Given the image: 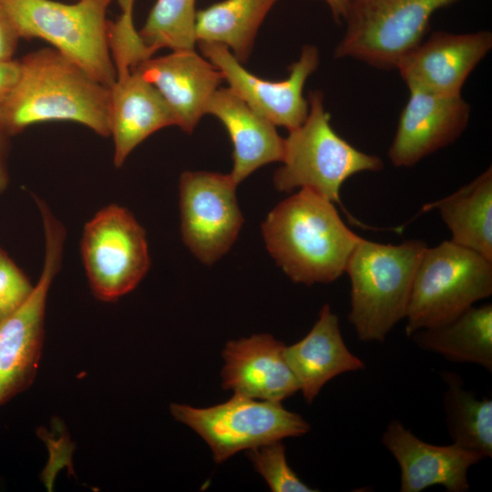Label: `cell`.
<instances>
[{
	"label": "cell",
	"mask_w": 492,
	"mask_h": 492,
	"mask_svg": "<svg viewBox=\"0 0 492 492\" xmlns=\"http://www.w3.org/2000/svg\"><path fill=\"white\" fill-rule=\"evenodd\" d=\"M230 174L185 171L179 179L183 241L203 263L212 264L235 241L243 222Z\"/></svg>",
	"instance_id": "11"
},
{
	"label": "cell",
	"mask_w": 492,
	"mask_h": 492,
	"mask_svg": "<svg viewBox=\"0 0 492 492\" xmlns=\"http://www.w3.org/2000/svg\"><path fill=\"white\" fill-rule=\"evenodd\" d=\"M34 285L0 248V320L16 311L30 296Z\"/></svg>",
	"instance_id": "27"
},
{
	"label": "cell",
	"mask_w": 492,
	"mask_h": 492,
	"mask_svg": "<svg viewBox=\"0 0 492 492\" xmlns=\"http://www.w3.org/2000/svg\"><path fill=\"white\" fill-rule=\"evenodd\" d=\"M113 0H0L20 38H40L110 87L116 69L108 45L110 21L107 11Z\"/></svg>",
	"instance_id": "5"
},
{
	"label": "cell",
	"mask_w": 492,
	"mask_h": 492,
	"mask_svg": "<svg viewBox=\"0 0 492 492\" xmlns=\"http://www.w3.org/2000/svg\"><path fill=\"white\" fill-rule=\"evenodd\" d=\"M75 1H77V0H75Z\"/></svg>",
	"instance_id": "32"
},
{
	"label": "cell",
	"mask_w": 492,
	"mask_h": 492,
	"mask_svg": "<svg viewBox=\"0 0 492 492\" xmlns=\"http://www.w3.org/2000/svg\"><path fill=\"white\" fill-rule=\"evenodd\" d=\"M285 345L267 333L226 343L222 357V387L236 395L282 402L299 391L284 357Z\"/></svg>",
	"instance_id": "17"
},
{
	"label": "cell",
	"mask_w": 492,
	"mask_h": 492,
	"mask_svg": "<svg viewBox=\"0 0 492 492\" xmlns=\"http://www.w3.org/2000/svg\"><path fill=\"white\" fill-rule=\"evenodd\" d=\"M19 39L11 17L0 2V60L13 59Z\"/></svg>",
	"instance_id": "28"
},
{
	"label": "cell",
	"mask_w": 492,
	"mask_h": 492,
	"mask_svg": "<svg viewBox=\"0 0 492 492\" xmlns=\"http://www.w3.org/2000/svg\"><path fill=\"white\" fill-rule=\"evenodd\" d=\"M492 48V34L433 32L405 54L395 69L407 88L459 95L477 65Z\"/></svg>",
	"instance_id": "14"
},
{
	"label": "cell",
	"mask_w": 492,
	"mask_h": 492,
	"mask_svg": "<svg viewBox=\"0 0 492 492\" xmlns=\"http://www.w3.org/2000/svg\"><path fill=\"white\" fill-rule=\"evenodd\" d=\"M381 441L398 463L401 492H420L435 485L448 492H466L470 488L469 468L485 459L479 453L453 443H426L396 419L388 423Z\"/></svg>",
	"instance_id": "15"
},
{
	"label": "cell",
	"mask_w": 492,
	"mask_h": 492,
	"mask_svg": "<svg viewBox=\"0 0 492 492\" xmlns=\"http://www.w3.org/2000/svg\"><path fill=\"white\" fill-rule=\"evenodd\" d=\"M267 249L295 283L337 280L362 237L343 221L333 202L308 189L280 202L261 224Z\"/></svg>",
	"instance_id": "2"
},
{
	"label": "cell",
	"mask_w": 492,
	"mask_h": 492,
	"mask_svg": "<svg viewBox=\"0 0 492 492\" xmlns=\"http://www.w3.org/2000/svg\"><path fill=\"white\" fill-rule=\"evenodd\" d=\"M170 412L205 440L217 463L237 452L302 436L310 430L309 424L285 409L282 402L256 401L236 394L227 402L206 408L171 404Z\"/></svg>",
	"instance_id": "9"
},
{
	"label": "cell",
	"mask_w": 492,
	"mask_h": 492,
	"mask_svg": "<svg viewBox=\"0 0 492 492\" xmlns=\"http://www.w3.org/2000/svg\"><path fill=\"white\" fill-rule=\"evenodd\" d=\"M8 136L0 128V193H2L8 185L9 175L6 166V138Z\"/></svg>",
	"instance_id": "30"
},
{
	"label": "cell",
	"mask_w": 492,
	"mask_h": 492,
	"mask_svg": "<svg viewBox=\"0 0 492 492\" xmlns=\"http://www.w3.org/2000/svg\"><path fill=\"white\" fill-rule=\"evenodd\" d=\"M247 456L273 492L317 491L304 484L290 467L282 440L250 449Z\"/></svg>",
	"instance_id": "26"
},
{
	"label": "cell",
	"mask_w": 492,
	"mask_h": 492,
	"mask_svg": "<svg viewBox=\"0 0 492 492\" xmlns=\"http://www.w3.org/2000/svg\"><path fill=\"white\" fill-rule=\"evenodd\" d=\"M197 43L203 56L222 73L229 87L261 116L289 131L305 120L309 103L302 91L306 80L319 66L316 46L302 47L299 59L290 66L286 79L269 81L246 70L225 46Z\"/></svg>",
	"instance_id": "12"
},
{
	"label": "cell",
	"mask_w": 492,
	"mask_h": 492,
	"mask_svg": "<svg viewBox=\"0 0 492 492\" xmlns=\"http://www.w3.org/2000/svg\"><path fill=\"white\" fill-rule=\"evenodd\" d=\"M20 74L19 60H0V107L16 86Z\"/></svg>",
	"instance_id": "29"
},
{
	"label": "cell",
	"mask_w": 492,
	"mask_h": 492,
	"mask_svg": "<svg viewBox=\"0 0 492 492\" xmlns=\"http://www.w3.org/2000/svg\"><path fill=\"white\" fill-rule=\"evenodd\" d=\"M172 125H176L174 116L153 85L133 68L116 70L109 87V129L116 167H121L151 134Z\"/></svg>",
	"instance_id": "18"
},
{
	"label": "cell",
	"mask_w": 492,
	"mask_h": 492,
	"mask_svg": "<svg viewBox=\"0 0 492 492\" xmlns=\"http://www.w3.org/2000/svg\"><path fill=\"white\" fill-rule=\"evenodd\" d=\"M19 61V80L0 107V128L8 137L48 121H73L110 136L109 87L54 47Z\"/></svg>",
	"instance_id": "1"
},
{
	"label": "cell",
	"mask_w": 492,
	"mask_h": 492,
	"mask_svg": "<svg viewBox=\"0 0 492 492\" xmlns=\"http://www.w3.org/2000/svg\"><path fill=\"white\" fill-rule=\"evenodd\" d=\"M458 0H347L345 31L334 55L395 68L419 44L437 10Z\"/></svg>",
	"instance_id": "8"
},
{
	"label": "cell",
	"mask_w": 492,
	"mask_h": 492,
	"mask_svg": "<svg viewBox=\"0 0 492 492\" xmlns=\"http://www.w3.org/2000/svg\"><path fill=\"white\" fill-rule=\"evenodd\" d=\"M423 209L439 211L450 231V241L492 261L491 167L454 193Z\"/></svg>",
	"instance_id": "22"
},
{
	"label": "cell",
	"mask_w": 492,
	"mask_h": 492,
	"mask_svg": "<svg viewBox=\"0 0 492 492\" xmlns=\"http://www.w3.org/2000/svg\"><path fill=\"white\" fill-rule=\"evenodd\" d=\"M409 337L424 351L492 372L491 303L473 305L452 320L417 330Z\"/></svg>",
	"instance_id": "21"
},
{
	"label": "cell",
	"mask_w": 492,
	"mask_h": 492,
	"mask_svg": "<svg viewBox=\"0 0 492 492\" xmlns=\"http://www.w3.org/2000/svg\"><path fill=\"white\" fill-rule=\"evenodd\" d=\"M205 114L220 119L233 145V168L230 173L236 184L266 164L281 161L284 138L275 125L253 110L230 87L218 88L209 99Z\"/></svg>",
	"instance_id": "19"
},
{
	"label": "cell",
	"mask_w": 492,
	"mask_h": 492,
	"mask_svg": "<svg viewBox=\"0 0 492 492\" xmlns=\"http://www.w3.org/2000/svg\"><path fill=\"white\" fill-rule=\"evenodd\" d=\"M277 0H223L196 14L197 42L225 46L241 62H246L258 29Z\"/></svg>",
	"instance_id": "23"
},
{
	"label": "cell",
	"mask_w": 492,
	"mask_h": 492,
	"mask_svg": "<svg viewBox=\"0 0 492 492\" xmlns=\"http://www.w3.org/2000/svg\"><path fill=\"white\" fill-rule=\"evenodd\" d=\"M408 90L388 149V158L395 167H412L452 144L466 130L470 118V106L461 94Z\"/></svg>",
	"instance_id": "13"
},
{
	"label": "cell",
	"mask_w": 492,
	"mask_h": 492,
	"mask_svg": "<svg viewBox=\"0 0 492 492\" xmlns=\"http://www.w3.org/2000/svg\"><path fill=\"white\" fill-rule=\"evenodd\" d=\"M336 21L343 20L347 11V0H323Z\"/></svg>",
	"instance_id": "31"
},
{
	"label": "cell",
	"mask_w": 492,
	"mask_h": 492,
	"mask_svg": "<svg viewBox=\"0 0 492 492\" xmlns=\"http://www.w3.org/2000/svg\"><path fill=\"white\" fill-rule=\"evenodd\" d=\"M153 85L169 107L182 130L191 133L206 105L223 79L222 73L194 49L176 50L149 57L133 67Z\"/></svg>",
	"instance_id": "16"
},
{
	"label": "cell",
	"mask_w": 492,
	"mask_h": 492,
	"mask_svg": "<svg viewBox=\"0 0 492 492\" xmlns=\"http://www.w3.org/2000/svg\"><path fill=\"white\" fill-rule=\"evenodd\" d=\"M284 357L308 404L335 376L364 368L344 343L338 317L329 304L323 306L317 322L302 340L285 346Z\"/></svg>",
	"instance_id": "20"
},
{
	"label": "cell",
	"mask_w": 492,
	"mask_h": 492,
	"mask_svg": "<svg viewBox=\"0 0 492 492\" xmlns=\"http://www.w3.org/2000/svg\"><path fill=\"white\" fill-rule=\"evenodd\" d=\"M426 247L415 239L394 245L361 238L345 269L351 283L348 321L360 341L384 343L405 318Z\"/></svg>",
	"instance_id": "3"
},
{
	"label": "cell",
	"mask_w": 492,
	"mask_h": 492,
	"mask_svg": "<svg viewBox=\"0 0 492 492\" xmlns=\"http://www.w3.org/2000/svg\"><path fill=\"white\" fill-rule=\"evenodd\" d=\"M307 99L308 115L284 138L283 164L275 171L273 183L280 191L308 189L341 204L340 189L347 179L364 171H379L384 162L378 156L357 149L333 130L322 92H310Z\"/></svg>",
	"instance_id": "4"
},
{
	"label": "cell",
	"mask_w": 492,
	"mask_h": 492,
	"mask_svg": "<svg viewBox=\"0 0 492 492\" xmlns=\"http://www.w3.org/2000/svg\"><path fill=\"white\" fill-rule=\"evenodd\" d=\"M81 254L91 291L104 302L135 289L150 264L144 229L117 204L104 207L86 223Z\"/></svg>",
	"instance_id": "10"
},
{
	"label": "cell",
	"mask_w": 492,
	"mask_h": 492,
	"mask_svg": "<svg viewBox=\"0 0 492 492\" xmlns=\"http://www.w3.org/2000/svg\"><path fill=\"white\" fill-rule=\"evenodd\" d=\"M196 0H157L138 34L154 54L161 48L172 51L194 49Z\"/></svg>",
	"instance_id": "25"
},
{
	"label": "cell",
	"mask_w": 492,
	"mask_h": 492,
	"mask_svg": "<svg viewBox=\"0 0 492 492\" xmlns=\"http://www.w3.org/2000/svg\"><path fill=\"white\" fill-rule=\"evenodd\" d=\"M446 384L443 396L445 420L452 443L492 456V400L478 398L465 387L459 374L443 371Z\"/></svg>",
	"instance_id": "24"
},
{
	"label": "cell",
	"mask_w": 492,
	"mask_h": 492,
	"mask_svg": "<svg viewBox=\"0 0 492 492\" xmlns=\"http://www.w3.org/2000/svg\"><path fill=\"white\" fill-rule=\"evenodd\" d=\"M491 294V260L452 241L426 247L413 282L405 333L450 321Z\"/></svg>",
	"instance_id": "6"
},
{
	"label": "cell",
	"mask_w": 492,
	"mask_h": 492,
	"mask_svg": "<svg viewBox=\"0 0 492 492\" xmlns=\"http://www.w3.org/2000/svg\"><path fill=\"white\" fill-rule=\"evenodd\" d=\"M45 235L41 274L27 300L0 320V406L28 389L41 359L47 294L62 262L66 231L41 200L36 201Z\"/></svg>",
	"instance_id": "7"
}]
</instances>
